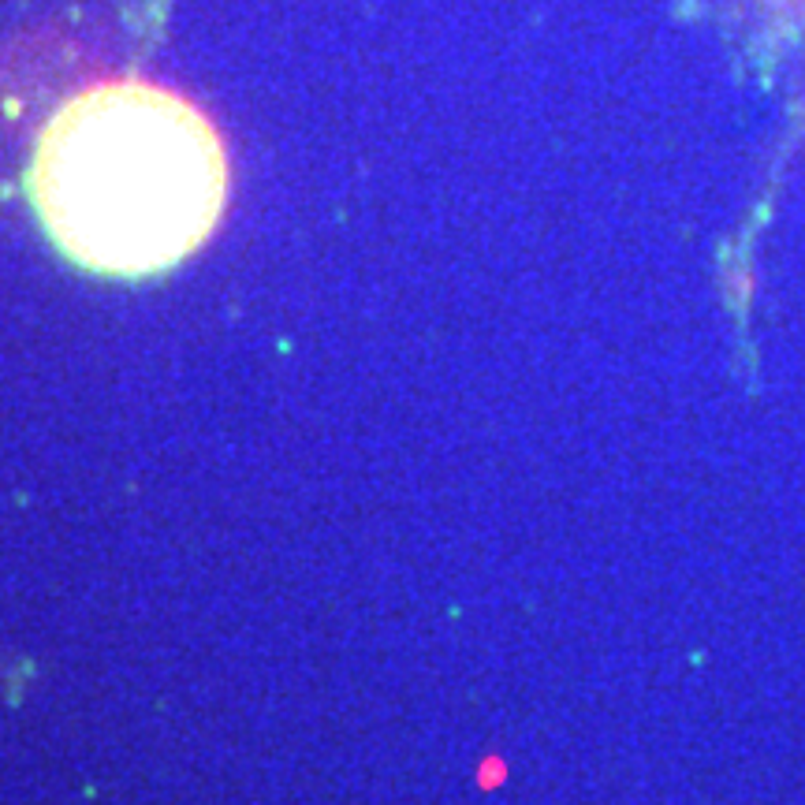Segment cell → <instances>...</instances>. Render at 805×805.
I'll return each mask as SVG.
<instances>
[{
    "instance_id": "1",
    "label": "cell",
    "mask_w": 805,
    "mask_h": 805,
    "mask_svg": "<svg viewBox=\"0 0 805 805\" xmlns=\"http://www.w3.org/2000/svg\"><path fill=\"white\" fill-rule=\"evenodd\" d=\"M30 198L75 265L153 276L213 235L228 157L187 97L153 82H101L49 120L30 164Z\"/></svg>"
}]
</instances>
